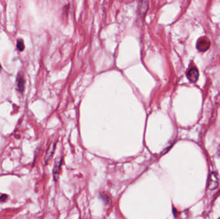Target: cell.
I'll list each match as a JSON object with an SVG mask.
<instances>
[{"label": "cell", "mask_w": 220, "mask_h": 219, "mask_svg": "<svg viewBox=\"0 0 220 219\" xmlns=\"http://www.w3.org/2000/svg\"><path fill=\"white\" fill-rule=\"evenodd\" d=\"M210 45V42L209 40L205 37H202L198 40L196 43V48L199 51L204 52L209 50Z\"/></svg>", "instance_id": "1"}, {"label": "cell", "mask_w": 220, "mask_h": 219, "mask_svg": "<svg viewBox=\"0 0 220 219\" xmlns=\"http://www.w3.org/2000/svg\"><path fill=\"white\" fill-rule=\"evenodd\" d=\"M188 80L194 83H196L199 77V71L196 67H192L188 69L186 74Z\"/></svg>", "instance_id": "2"}, {"label": "cell", "mask_w": 220, "mask_h": 219, "mask_svg": "<svg viewBox=\"0 0 220 219\" xmlns=\"http://www.w3.org/2000/svg\"><path fill=\"white\" fill-rule=\"evenodd\" d=\"M218 184H219V179H218V174L216 172H213L211 173V174L210 175L209 181V188L211 190H214L215 188H217Z\"/></svg>", "instance_id": "3"}, {"label": "cell", "mask_w": 220, "mask_h": 219, "mask_svg": "<svg viewBox=\"0 0 220 219\" xmlns=\"http://www.w3.org/2000/svg\"><path fill=\"white\" fill-rule=\"evenodd\" d=\"M62 159H56V161H55L53 168V176L55 181H57L59 178V173L62 165Z\"/></svg>", "instance_id": "4"}, {"label": "cell", "mask_w": 220, "mask_h": 219, "mask_svg": "<svg viewBox=\"0 0 220 219\" xmlns=\"http://www.w3.org/2000/svg\"><path fill=\"white\" fill-rule=\"evenodd\" d=\"M25 82L23 77L20 74L18 75L16 79V85L18 91L21 93H23L25 90Z\"/></svg>", "instance_id": "5"}, {"label": "cell", "mask_w": 220, "mask_h": 219, "mask_svg": "<svg viewBox=\"0 0 220 219\" xmlns=\"http://www.w3.org/2000/svg\"><path fill=\"white\" fill-rule=\"evenodd\" d=\"M54 149H55V146L53 145V146H50L48 150H47L44 158V162L46 164H47L48 161L50 160V159L52 158V156L54 153Z\"/></svg>", "instance_id": "6"}, {"label": "cell", "mask_w": 220, "mask_h": 219, "mask_svg": "<svg viewBox=\"0 0 220 219\" xmlns=\"http://www.w3.org/2000/svg\"><path fill=\"white\" fill-rule=\"evenodd\" d=\"M17 48L20 51H23L25 49L24 42L22 39H19L17 41Z\"/></svg>", "instance_id": "7"}, {"label": "cell", "mask_w": 220, "mask_h": 219, "mask_svg": "<svg viewBox=\"0 0 220 219\" xmlns=\"http://www.w3.org/2000/svg\"><path fill=\"white\" fill-rule=\"evenodd\" d=\"M100 198H101L103 200H104V202L106 203V204H109V202H110V199L109 197L105 194H100Z\"/></svg>", "instance_id": "8"}, {"label": "cell", "mask_w": 220, "mask_h": 219, "mask_svg": "<svg viewBox=\"0 0 220 219\" xmlns=\"http://www.w3.org/2000/svg\"><path fill=\"white\" fill-rule=\"evenodd\" d=\"M8 199L7 194H0V203H4Z\"/></svg>", "instance_id": "9"}, {"label": "cell", "mask_w": 220, "mask_h": 219, "mask_svg": "<svg viewBox=\"0 0 220 219\" xmlns=\"http://www.w3.org/2000/svg\"><path fill=\"white\" fill-rule=\"evenodd\" d=\"M218 154H219V156H220V147H219V150H218Z\"/></svg>", "instance_id": "10"}, {"label": "cell", "mask_w": 220, "mask_h": 219, "mask_svg": "<svg viewBox=\"0 0 220 219\" xmlns=\"http://www.w3.org/2000/svg\"><path fill=\"white\" fill-rule=\"evenodd\" d=\"M0 69H2V66H1V65H0Z\"/></svg>", "instance_id": "11"}, {"label": "cell", "mask_w": 220, "mask_h": 219, "mask_svg": "<svg viewBox=\"0 0 220 219\" xmlns=\"http://www.w3.org/2000/svg\"><path fill=\"white\" fill-rule=\"evenodd\" d=\"M218 219H220V217H219V218H218Z\"/></svg>", "instance_id": "12"}]
</instances>
